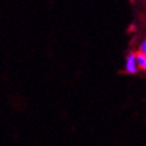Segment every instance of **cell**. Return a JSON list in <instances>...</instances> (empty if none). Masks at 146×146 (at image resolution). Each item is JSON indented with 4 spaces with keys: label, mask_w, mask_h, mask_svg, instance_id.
Here are the masks:
<instances>
[{
    "label": "cell",
    "mask_w": 146,
    "mask_h": 146,
    "mask_svg": "<svg viewBox=\"0 0 146 146\" xmlns=\"http://www.w3.org/2000/svg\"><path fill=\"white\" fill-rule=\"evenodd\" d=\"M138 62H137V54L134 52H129L126 56V61H125V70L128 74H137L138 72Z\"/></svg>",
    "instance_id": "obj_1"
},
{
    "label": "cell",
    "mask_w": 146,
    "mask_h": 146,
    "mask_svg": "<svg viewBox=\"0 0 146 146\" xmlns=\"http://www.w3.org/2000/svg\"><path fill=\"white\" fill-rule=\"evenodd\" d=\"M137 62H138V67L143 70H146V55L143 54H138L137 55Z\"/></svg>",
    "instance_id": "obj_2"
},
{
    "label": "cell",
    "mask_w": 146,
    "mask_h": 146,
    "mask_svg": "<svg viewBox=\"0 0 146 146\" xmlns=\"http://www.w3.org/2000/svg\"><path fill=\"white\" fill-rule=\"evenodd\" d=\"M140 54L146 55V39L143 40V43L140 44Z\"/></svg>",
    "instance_id": "obj_3"
}]
</instances>
